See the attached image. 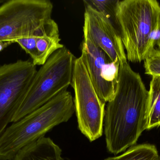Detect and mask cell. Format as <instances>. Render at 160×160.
Wrapping results in <instances>:
<instances>
[{
  "instance_id": "11",
  "label": "cell",
  "mask_w": 160,
  "mask_h": 160,
  "mask_svg": "<svg viewBox=\"0 0 160 160\" xmlns=\"http://www.w3.org/2000/svg\"><path fill=\"white\" fill-rule=\"evenodd\" d=\"M147 130L160 126V77H152L148 91Z\"/></svg>"
},
{
  "instance_id": "17",
  "label": "cell",
  "mask_w": 160,
  "mask_h": 160,
  "mask_svg": "<svg viewBox=\"0 0 160 160\" xmlns=\"http://www.w3.org/2000/svg\"><path fill=\"white\" fill-rule=\"evenodd\" d=\"M158 34H159L158 36V39H157L156 43V44H157V45H158V49L160 51V24L159 29L158 33Z\"/></svg>"
},
{
  "instance_id": "6",
  "label": "cell",
  "mask_w": 160,
  "mask_h": 160,
  "mask_svg": "<svg viewBox=\"0 0 160 160\" xmlns=\"http://www.w3.org/2000/svg\"><path fill=\"white\" fill-rule=\"evenodd\" d=\"M71 85L79 129L90 142L96 141L102 135L106 103L98 96L81 56L75 59Z\"/></svg>"
},
{
  "instance_id": "2",
  "label": "cell",
  "mask_w": 160,
  "mask_h": 160,
  "mask_svg": "<svg viewBox=\"0 0 160 160\" xmlns=\"http://www.w3.org/2000/svg\"><path fill=\"white\" fill-rule=\"evenodd\" d=\"M75 111L71 93L64 90L46 104L7 128L0 136V160H11L22 148L35 142Z\"/></svg>"
},
{
  "instance_id": "15",
  "label": "cell",
  "mask_w": 160,
  "mask_h": 160,
  "mask_svg": "<svg viewBox=\"0 0 160 160\" xmlns=\"http://www.w3.org/2000/svg\"><path fill=\"white\" fill-rule=\"evenodd\" d=\"M38 36H34L30 37L19 39H16L15 41V43L18 44L26 52V53L31 56V58L32 59L33 64L36 66L38 61L36 41Z\"/></svg>"
},
{
  "instance_id": "5",
  "label": "cell",
  "mask_w": 160,
  "mask_h": 160,
  "mask_svg": "<svg viewBox=\"0 0 160 160\" xmlns=\"http://www.w3.org/2000/svg\"><path fill=\"white\" fill-rule=\"evenodd\" d=\"M52 10L48 0L5 2L0 5V41L15 42L50 31L58 25L52 18Z\"/></svg>"
},
{
  "instance_id": "14",
  "label": "cell",
  "mask_w": 160,
  "mask_h": 160,
  "mask_svg": "<svg viewBox=\"0 0 160 160\" xmlns=\"http://www.w3.org/2000/svg\"><path fill=\"white\" fill-rule=\"evenodd\" d=\"M144 61L145 74L152 77H160V51L153 48Z\"/></svg>"
},
{
  "instance_id": "9",
  "label": "cell",
  "mask_w": 160,
  "mask_h": 160,
  "mask_svg": "<svg viewBox=\"0 0 160 160\" xmlns=\"http://www.w3.org/2000/svg\"><path fill=\"white\" fill-rule=\"evenodd\" d=\"M84 5V38L91 40L113 62L120 65L128 62L118 31L104 15L88 5Z\"/></svg>"
},
{
  "instance_id": "8",
  "label": "cell",
  "mask_w": 160,
  "mask_h": 160,
  "mask_svg": "<svg viewBox=\"0 0 160 160\" xmlns=\"http://www.w3.org/2000/svg\"><path fill=\"white\" fill-rule=\"evenodd\" d=\"M81 51V57L98 96L105 103L111 101L114 96L120 64L112 61L88 39L82 41Z\"/></svg>"
},
{
  "instance_id": "4",
  "label": "cell",
  "mask_w": 160,
  "mask_h": 160,
  "mask_svg": "<svg viewBox=\"0 0 160 160\" xmlns=\"http://www.w3.org/2000/svg\"><path fill=\"white\" fill-rule=\"evenodd\" d=\"M76 57L64 47L52 54L37 71L20 106L15 123L46 104L71 85Z\"/></svg>"
},
{
  "instance_id": "1",
  "label": "cell",
  "mask_w": 160,
  "mask_h": 160,
  "mask_svg": "<svg viewBox=\"0 0 160 160\" xmlns=\"http://www.w3.org/2000/svg\"><path fill=\"white\" fill-rule=\"evenodd\" d=\"M148 98L140 74L128 62L120 65L114 96L107 103L103 122L110 153L117 155L135 145L147 130Z\"/></svg>"
},
{
  "instance_id": "3",
  "label": "cell",
  "mask_w": 160,
  "mask_h": 160,
  "mask_svg": "<svg viewBox=\"0 0 160 160\" xmlns=\"http://www.w3.org/2000/svg\"><path fill=\"white\" fill-rule=\"evenodd\" d=\"M117 17L127 60L141 63L156 43L160 24L159 3L156 0L119 1Z\"/></svg>"
},
{
  "instance_id": "18",
  "label": "cell",
  "mask_w": 160,
  "mask_h": 160,
  "mask_svg": "<svg viewBox=\"0 0 160 160\" xmlns=\"http://www.w3.org/2000/svg\"><path fill=\"white\" fill-rule=\"evenodd\" d=\"M160 160V158L159 159V160Z\"/></svg>"
},
{
  "instance_id": "12",
  "label": "cell",
  "mask_w": 160,
  "mask_h": 160,
  "mask_svg": "<svg viewBox=\"0 0 160 160\" xmlns=\"http://www.w3.org/2000/svg\"><path fill=\"white\" fill-rule=\"evenodd\" d=\"M159 158L157 147L154 145L144 143L132 146L122 155L104 160H158Z\"/></svg>"
},
{
  "instance_id": "7",
  "label": "cell",
  "mask_w": 160,
  "mask_h": 160,
  "mask_svg": "<svg viewBox=\"0 0 160 160\" xmlns=\"http://www.w3.org/2000/svg\"><path fill=\"white\" fill-rule=\"evenodd\" d=\"M37 71L29 60L0 66V136L12 122Z\"/></svg>"
},
{
  "instance_id": "13",
  "label": "cell",
  "mask_w": 160,
  "mask_h": 160,
  "mask_svg": "<svg viewBox=\"0 0 160 160\" xmlns=\"http://www.w3.org/2000/svg\"><path fill=\"white\" fill-rule=\"evenodd\" d=\"M119 0H88L84 1V4L90 6L105 16L120 34L117 13Z\"/></svg>"
},
{
  "instance_id": "16",
  "label": "cell",
  "mask_w": 160,
  "mask_h": 160,
  "mask_svg": "<svg viewBox=\"0 0 160 160\" xmlns=\"http://www.w3.org/2000/svg\"><path fill=\"white\" fill-rule=\"evenodd\" d=\"M14 43V41H0V52L7 47Z\"/></svg>"
},
{
  "instance_id": "10",
  "label": "cell",
  "mask_w": 160,
  "mask_h": 160,
  "mask_svg": "<svg viewBox=\"0 0 160 160\" xmlns=\"http://www.w3.org/2000/svg\"><path fill=\"white\" fill-rule=\"evenodd\" d=\"M11 160H64L62 150L50 138L42 137L19 150Z\"/></svg>"
}]
</instances>
